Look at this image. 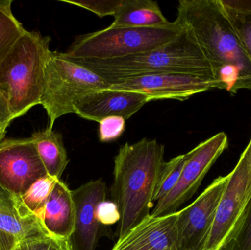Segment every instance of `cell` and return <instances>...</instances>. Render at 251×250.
Wrapping results in <instances>:
<instances>
[{
    "label": "cell",
    "instance_id": "6da1fadb",
    "mask_svg": "<svg viewBox=\"0 0 251 250\" xmlns=\"http://www.w3.org/2000/svg\"><path fill=\"white\" fill-rule=\"evenodd\" d=\"M175 21L196 38L220 89L251 91L250 59L218 0H180Z\"/></svg>",
    "mask_w": 251,
    "mask_h": 250
},
{
    "label": "cell",
    "instance_id": "7a4b0ae2",
    "mask_svg": "<svg viewBox=\"0 0 251 250\" xmlns=\"http://www.w3.org/2000/svg\"><path fill=\"white\" fill-rule=\"evenodd\" d=\"M165 146L156 139L143 138L126 143L114 160L112 201L120 212L118 240L150 217L155 189L163 166Z\"/></svg>",
    "mask_w": 251,
    "mask_h": 250
},
{
    "label": "cell",
    "instance_id": "3957f363",
    "mask_svg": "<svg viewBox=\"0 0 251 250\" xmlns=\"http://www.w3.org/2000/svg\"><path fill=\"white\" fill-rule=\"evenodd\" d=\"M182 27L175 38L146 52L112 60H72L110 85L131 78L163 73H184L215 80L212 66L196 38Z\"/></svg>",
    "mask_w": 251,
    "mask_h": 250
},
{
    "label": "cell",
    "instance_id": "277c9868",
    "mask_svg": "<svg viewBox=\"0 0 251 250\" xmlns=\"http://www.w3.org/2000/svg\"><path fill=\"white\" fill-rule=\"evenodd\" d=\"M50 43V37L26 30L0 60V89L14 119L41 104Z\"/></svg>",
    "mask_w": 251,
    "mask_h": 250
},
{
    "label": "cell",
    "instance_id": "5b68a950",
    "mask_svg": "<svg viewBox=\"0 0 251 250\" xmlns=\"http://www.w3.org/2000/svg\"><path fill=\"white\" fill-rule=\"evenodd\" d=\"M183 27L174 21L158 27L105 29L77 37L64 54L75 60H112L146 52L175 38Z\"/></svg>",
    "mask_w": 251,
    "mask_h": 250
},
{
    "label": "cell",
    "instance_id": "8992f818",
    "mask_svg": "<svg viewBox=\"0 0 251 250\" xmlns=\"http://www.w3.org/2000/svg\"><path fill=\"white\" fill-rule=\"evenodd\" d=\"M110 87L92 70L69 58L64 52L51 51L44 76L41 98L52 129L57 119L75 113L77 101L96 91Z\"/></svg>",
    "mask_w": 251,
    "mask_h": 250
},
{
    "label": "cell",
    "instance_id": "52a82bcc",
    "mask_svg": "<svg viewBox=\"0 0 251 250\" xmlns=\"http://www.w3.org/2000/svg\"><path fill=\"white\" fill-rule=\"evenodd\" d=\"M228 178L215 179L194 202L177 211L175 250H204Z\"/></svg>",
    "mask_w": 251,
    "mask_h": 250
},
{
    "label": "cell",
    "instance_id": "ba28073f",
    "mask_svg": "<svg viewBox=\"0 0 251 250\" xmlns=\"http://www.w3.org/2000/svg\"><path fill=\"white\" fill-rule=\"evenodd\" d=\"M228 146V136L224 132H220L190 151V158L176 186L156 203L151 216L162 217L178 211L181 205L196 194L209 169Z\"/></svg>",
    "mask_w": 251,
    "mask_h": 250
},
{
    "label": "cell",
    "instance_id": "9c48e42d",
    "mask_svg": "<svg viewBox=\"0 0 251 250\" xmlns=\"http://www.w3.org/2000/svg\"><path fill=\"white\" fill-rule=\"evenodd\" d=\"M47 175L30 137L0 142V185L3 187L21 197Z\"/></svg>",
    "mask_w": 251,
    "mask_h": 250
},
{
    "label": "cell",
    "instance_id": "30bf717a",
    "mask_svg": "<svg viewBox=\"0 0 251 250\" xmlns=\"http://www.w3.org/2000/svg\"><path fill=\"white\" fill-rule=\"evenodd\" d=\"M225 192L217 209L215 221L204 250H222L228 243L251 198L246 163L241 159L228 174Z\"/></svg>",
    "mask_w": 251,
    "mask_h": 250
},
{
    "label": "cell",
    "instance_id": "8fae6325",
    "mask_svg": "<svg viewBox=\"0 0 251 250\" xmlns=\"http://www.w3.org/2000/svg\"><path fill=\"white\" fill-rule=\"evenodd\" d=\"M110 89L145 94L152 101L174 99L185 101L193 95L220 89L215 79L178 73H156L137 76L112 84Z\"/></svg>",
    "mask_w": 251,
    "mask_h": 250
},
{
    "label": "cell",
    "instance_id": "7c38bea8",
    "mask_svg": "<svg viewBox=\"0 0 251 250\" xmlns=\"http://www.w3.org/2000/svg\"><path fill=\"white\" fill-rule=\"evenodd\" d=\"M106 190L101 179L72 190L76 209L75 230L69 239L72 250H96L101 225L97 218V206L106 200Z\"/></svg>",
    "mask_w": 251,
    "mask_h": 250
},
{
    "label": "cell",
    "instance_id": "4fadbf2b",
    "mask_svg": "<svg viewBox=\"0 0 251 250\" xmlns=\"http://www.w3.org/2000/svg\"><path fill=\"white\" fill-rule=\"evenodd\" d=\"M150 101L151 98L145 94L109 88L96 91L79 100L75 104V111L82 118L97 123L113 116L127 120Z\"/></svg>",
    "mask_w": 251,
    "mask_h": 250
},
{
    "label": "cell",
    "instance_id": "5bb4252c",
    "mask_svg": "<svg viewBox=\"0 0 251 250\" xmlns=\"http://www.w3.org/2000/svg\"><path fill=\"white\" fill-rule=\"evenodd\" d=\"M177 212L148 217L116 242L112 250H175Z\"/></svg>",
    "mask_w": 251,
    "mask_h": 250
},
{
    "label": "cell",
    "instance_id": "9a60e30c",
    "mask_svg": "<svg viewBox=\"0 0 251 250\" xmlns=\"http://www.w3.org/2000/svg\"><path fill=\"white\" fill-rule=\"evenodd\" d=\"M0 230L18 242L50 233L36 214L28 209L22 198L0 185Z\"/></svg>",
    "mask_w": 251,
    "mask_h": 250
},
{
    "label": "cell",
    "instance_id": "2e32d148",
    "mask_svg": "<svg viewBox=\"0 0 251 250\" xmlns=\"http://www.w3.org/2000/svg\"><path fill=\"white\" fill-rule=\"evenodd\" d=\"M38 217L50 234L70 239L75 230L76 209L72 190L60 179Z\"/></svg>",
    "mask_w": 251,
    "mask_h": 250
},
{
    "label": "cell",
    "instance_id": "e0dca14e",
    "mask_svg": "<svg viewBox=\"0 0 251 250\" xmlns=\"http://www.w3.org/2000/svg\"><path fill=\"white\" fill-rule=\"evenodd\" d=\"M113 17V26L158 27L170 23L157 1L151 0H124Z\"/></svg>",
    "mask_w": 251,
    "mask_h": 250
},
{
    "label": "cell",
    "instance_id": "ac0fdd59",
    "mask_svg": "<svg viewBox=\"0 0 251 250\" xmlns=\"http://www.w3.org/2000/svg\"><path fill=\"white\" fill-rule=\"evenodd\" d=\"M30 138L47 174L54 179H60L69 162L63 136L48 127L35 132Z\"/></svg>",
    "mask_w": 251,
    "mask_h": 250
},
{
    "label": "cell",
    "instance_id": "d6986e66",
    "mask_svg": "<svg viewBox=\"0 0 251 250\" xmlns=\"http://www.w3.org/2000/svg\"><path fill=\"white\" fill-rule=\"evenodd\" d=\"M251 62V0H218Z\"/></svg>",
    "mask_w": 251,
    "mask_h": 250
},
{
    "label": "cell",
    "instance_id": "ffe728a7",
    "mask_svg": "<svg viewBox=\"0 0 251 250\" xmlns=\"http://www.w3.org/2000/svg\"><path fill=\"white\" fill-rule=\"evenodd\" d=\"M12 0H0V60L26 29L12 11Z\"/></svg>",
    "mask_w": 251,
    "mask_h": 250
},
{
    "label": "cell",
    "instance_id": "44dd1931",
    "mask_svg": "<svg viewBox=\"0 0 251 250\" xmlns=\"http://www.w3.org/2000/svg\"><path fill=\"white\" fill-rule=\"evenodd\" d=\"M190 157V151L187 154L177 156L168 162L165 161L161 169L157 184L155 189L153 197L154 202L157 203L158 201L163 199L176 186L181 177L184 165Z\"/></svg>",
    "mask_w": 251,
    "mask_h": 250
},
{
    "label": "cell",
    "instance_id": "7402d4cb",
    "mask_svg": "<svg viewBox=\"0 0 251 250\" xmlns=\"http://www.w3.org/2000/svg\"><path fill=\"white\" fill-rule=\"evenodd\" d=\"M59 179L47 176L38 179L21 196L28 209L38 216Z\"/></svg>",
    "mask_w": 251,
    "mask_h": 250
},
{
    "label": "cell",
    "instance_id": "603a6c76",
    "mask_svg": "<svg viewBox=\"0 0 251 250\" xmlns=\"http://www.w3.org/2000/svg\"><path fill=\"white\" fill-rule=\"evenodd\" d=\"M222 250H251V198L243 217Z\"/></svg>",
    "mask_w": 251,
    "mask_h": 250
},
{
    "label": "cell",
    "instance_id": "cb8c5ba5",
    "mask_svg": "<svg viewBox=\"0 0 251 250\" xmlns=\"http://www.w3.org/2000/svg\"><path fill=\"white\" fill-rule=\"evenodd\" d=\"M15 250H72V248L70 241L46 233L20 241Z\"/></svg>",
    "mask_w": 251,
    "mask_h": 250
},
{
    "label": "cell",
    "instance_id": "d4e9b609",
    "mask_svg": "<svg viewBox=\"0 0 251 250\" xmlns=\"http://www.w3.org/2000/svg\"><path fill=\"white\" fill-rule=\"evenodd\" d=\"M123 1L124 0H66L63 1L86 9L99 17L104 18L107 16H114Z\"/></svg>",
    "mask_w": 251,
    "mask_h": 250
},
{
    "label": "cell",
    "instance_id": "484cf974",
    "mask_svg": "<svg viewBox=\"0 0 251 250\" xmlns=\"http://www.w3.org/2000/svg\"><path fill=\"white\" fill-rule=\"evenodd\" d=\"M99 138L101 142H110L119 139L126 129V120L119 116L106 117L100 122Z\"/></svg>",
    "mask_w": 251,
    "mask_h": 250
},
{
    "label": "cell",
    "instance_id": "4316f807",
    "mask_svg": "<svg viewBox=\"0 0 251 250\" xmlns=\"http://www.w3.org/2000/svg\"><path fill=\"white\" fill-rule=\"evenodd\" d=\"M97 214L99 222L103 226H112L119 223L120 220L119 207L112 200L100 202L97 206Z\"/></svg>",
    "mask_w": 251,
    "mask_h": 250
},
{
    "label": "cell",
    "instance_id": "83f0119b",
    "mask_svg": "<svg viewBox=\"0 0 251 250\" xmlns=\"http://www.w3.org/2000/svg\"><path fill=\"white\" fill-rule=\"evenodd\" d=\"M13 120L8 101L0 89V142L5 138L7 128Z\"/></svg>",
    "mask_w": 251,
    "mask_h": 250
},
{
    "label": "cell",
    "instance_id": "f1b7e54d",
    "mask_svg": "<svg viewBox=\"0 0 251 250\" xmlns=\"http://www.w3.org/2000/svg\"><path fill=\"white\" fill-rule=\"evenodd\" d=\"M18 243L14 236L0 230V250H15Z\"/></svg>",
    "mask_w": 251,
    "mask_h": 250
},
{
    "label": "cell",
    "instance_id": "f546056e",
    "mask_svg": "<svg viewBox=\"0 0 251 250\" xmlns=\"http://www.w3.org/2000/svg\"><path fill=\"white\" fill-rule=\"evenodd\" d=\"M246 163V167H247L248 174H249V182L251 188V137L249 145L246 147L245 151H243L240 158Z\"/></svg>",
    "mask_w": 251,
    "mask_h": 250
}]
</instances>
